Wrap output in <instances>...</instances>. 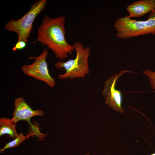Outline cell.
<instances>
[{"instance_id":"1","label":"cell","mask_w":155,"mask_h":155,"mask_svg":"<svg viewBox=\"0 0 155 155\" xmlns=\"http://www.w3.org/2000/svg\"><path fill=\"white\" fill-rule=\"evenodd\" d=\"M66 17L60 16L51 18L45 16L37 31L35 42H38L51 49L56 58L61 60L67 58L75 50L73 45L65 39V23Z\"/></svg>"},{"instance_id":"2","label":"cell","mask_w":155,"mask_h":155,"mask_svg":"<svg viewBox=\"0 0 155 155\" xmlns=\"http://www.w3.org/2000/svg\"><path fill=\"white\" fill-rule=\"evenodd\" d=\"M73 45L76 51L75 58L65 62L59 61L55 64L56 68L59 69L63 68L65 70L64 74L58 75L59 79L83 78L90 73L88 59L90 47L89 46L84 47L82 43L77 41L74 42Z\"/></svg>"},{"instance_id":"3","label":"cell","mask_w":155,"mask_h":155,"mask_svg":"<svg viewBox=\"0 0 155 155\" xmlns=\"http://www.w3.org/2000/svg\"><path fill=\"white\" fill-rule=\"evenodd\" d=\"M113 26L117 31L116 37L118 39H127L148 34L155 35V9L150 12L146 20L137 21L126 16L116 20Z\"/></svg>"},{"instance_id":"4","label":"cell","mask_w":155,"mask_h":155,"mask_svg":"<svg viewBox=\"0 0 155 155\" xmlns=\"http://www.w3.org/2000/svg\"><path fill=\"white\" fill-rule=\"evenodd\" d=\"M47 2V0L36 1L32 5L28 12L22 18L16 20H10L5 25V29L17 34V42L23 41L27 42L35 19L45 8Z\"/></svg>"},{"instance_id":"5","label":"cell","mask_w":155,"mask_h":155,"mask_svg":"<svg viewBox=\"0 0 155 155\" xmlns=\"http://www.w3.org/2000/svg\"><path fill=\"white\" fill-rule=\"evenodd\" d=\"M48 51V50L44 48L42 53L38 56L31 57L27 59H34L35 61L31 64L24 65L21 69L25 75L43 81L50 87L53 88L55 86L56 82L49 73L46 60Z\"/></svg>"},{"instance_id":"6","label":"cell","mask_w":155,"mask_h":155,"mask_svg":"<svg viewBox=\"0 0 155 155\" xmlns=\"http://www.w3.org/2000/svg\"><path fill=\"white\" fill-rule=\"evenodd\" d=\"M132 73L127 70H122L110 76L104 82V88L102 94L105 99V104L117 112L123 113L124 109L122 107V92L117 90L115 86L119 78L126 73Z\"/></svg>"},{"instance_id":"7","label":"cell","mask_w":155,"mask_h":155,"mask_svg":"<svg viewBox=\"0 0 155 155\" xmlns=\"http://www.w3.org/2000/svg\"><path fill=\"white\" fill-rule=\"evenodd\" d=\"M15 100V109L11 119L15 125L20 120H24L31 124L30 120L31 118L35 116H43L44 115V113L42 110L32 109L23 97L16 98Z\"/></svg>"},{"instance_id":"8","label":"cell","mask_w":155,"mask_h":155,"mask_svg":"<svg viewBox=\"0 0 155 155\" xmlns=\"http://www.w3.org/2000/svg\"><path fill=\"white\" fill-rule=\"evenodd\" d=\"M155 9V0H140L128 5L126 10L130 18H139Z\"/></svg>"},{"instance_id":"9","label":"cell","mask_w":155,"mask_h":155,"mask_svg":"<svg viewBox=\"0 0 155 155\" xmlns=\"http://www.w3.org/2000/svg\"><path fill=\"white\" fill-rule=\"evenodd\" d=\"M15 124L9 118L1 117L0 119V136L7 134L13 140L18 134L16 132Z\"/></svg>"},{"instance_id":"10","label":"cell","mask_w":155,"mask_h":155,"mask_svg":"<svg viewBox=\"0 0 155 155\" xmlns=\"http://www.w3.org/2000/svg\"><path fill=\"white\" fill-rule=\"evenodd\" d=\"M26 139L27 137L24 136L22 133H21L15 139L7 143L3 148L1 149L0 153L1 154L3 153L5 150L8 148L18 146Z\"/></svg>"},{"instance_id":"11","label":"cell","mask_w":155,"mask_h":155,"mask_svg":"<svg viewBox=\"0 0 155 155\" xmlns=\"http://www.w3.org/2000/svg\"><path fill=\"white\" fill-rule=\"evenodd\" d=\"M143 71L144 73L148 77L152 87L155 90V71L146 69Z\"/></svg>"},{"instance_id":"12","label":"cell","mask_w":155,"mask_h":155,"mask_svg":"<svg viewBox=\"0 0 155 155\" xmlns=\"http://www.w3.org/2000/svg\"><path fill=\"white\" fill-rule=\"evenodd\" d=\"M26 42L21 41L17 42L15 44V46L13 49L12 50L15 51L16 50H20L24 49L26 46Z\"/></svg>"},{"instance_id":"13","label":"cell","mask_w":155,"mask_h":155,"mask_svg":"<svg viewBox=\"0 0 155 155\" xmlns=\"http://www.w3.org/2000/svg\"><path fill=\"white\" fill-rule=\"evenodd\" d=\"M149 155H155V153Z\"/></svg>"},{"instance_id":"14","label":"cell","mask_w":155,"mask_h":155,"mask_svg":"<svg viewBox=\"0 0 155 155\" xmlns=\"http://www.w3.org/2000/svg\"><path fill=\"white\" fill-rule=\"evenodd\" d=\"M89 155V154H86V155Z\"/></svg>"}]
</instances>
